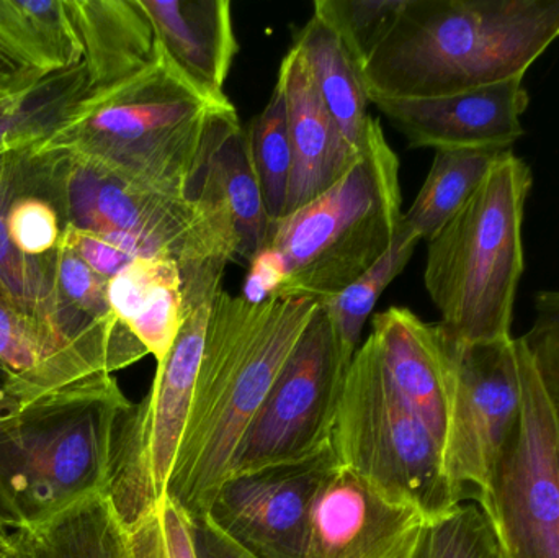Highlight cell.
Here are the masks:
<instances>
[{"instance_id": "9a60e30c", "label": "cell", "mask_w": 559, "mask_h": 558, "mask_svg": "<svg viewBox=\"0 0 559 558\" xmlns=\"http://www.w3.org/2000/svg\"><path fill=\"white\" fill-rule=\"evenodd\" d=\"M411 147L511 151L524 136L531 95L524 78L427 98H371Z\"/></svg>"}, {"instance_id": "5b68a950", "label": "cell", "mask_w": 559, "mask_h": 558, "mask_svg": "<svg viewBox=\"0 0 559 558\" xmlns=\"http://www.w3.org/2000/svg\"><path fill=\"white\" fill-rule=\"evenodd\" d=\"M131 405L114 376H97L0 413V514L12 533L108 495Z\"/></svg>"}, {"instance_id": "6da1fadb", "label": "cell", "mask_w": 559, "mask_h": 558, "mask_svg": "<svg viewBox=\"0 0 559 558\" xmlns=\"http://www.w3.org/2000/svg\"><path fill=\"white\" fill-rule=\"evenodd\" d=\"M318 307L311 298L254 304L223 288L213 298L189 418L166 488L167 500L190 520L209 513L249 423Z\"/></svg>"}, {"instance_id": "4fadbf2b", "label": "cell", "mask_w": 559, "mask_h": 558, "mask_svg": "<svg viewBox=\"0 0 559 558\" xmlns=\"http://www.w3.org/2000/svg\"><path fill=\"white\" fill-rule=\"evenodd\" d=\"M338 465L332 444L301 461L233 474L206 520L255 558H302L312 504Z\"/></svg>"}, {"instance_id": "7c38bea8", "label": "cell", "mask_w": 559, "mask_h": 558, "mask_svg": "<svg viewBox=\"0 0 559 558\" xmlns=\"http://www.w3.org/2000/svg\"><path fill=\"white\" fill-rule=\"evenodd\" d=\"M210 308L206 304L187 313L169 354L157 363L150 393L121 419L108 498L124 527L166 498L189 418Z\"/></svg>"}, {"instance_id": "7a4b0ae2", "label": "cell", "mask_w": 559, "mask_h": 558, "mask_svg": "<svg viewBox=\"0 0 559 558\" xmlns=\"http://www.w3.org/2000/svg\"><path fill=\"white\" fill-rule=\"evenodd\" d=\"M235 118L228 95L203 91L159 45L153 64L87 92L29 153L81 157L197 199L210 153Z\"/></svg>"}, {"instance_id": "2e32d148", "label": "cell", "mask_w": 559, "mask_h": 558, "mask_svg": "<svg viewBox=\"0 0 559 558\" xmlns=\"http://www.w3.org/2000/svg\"><path fill=\"white\" fill-rule=\"evenodd\" d=\"M134 363L131 354L72 336L56 321L29 313L0 295V369L12 402H26L91 377L114 376Z\"/></svg>"}, {"instance_id": "bcb514c9", "label": "cell", "mask_w": 559, "mask_h": 558, "mask_svg": "<svg viewBox=\"0 0 559 558\" xmlns=\"http://www.w3.org/2000/svg\"><path fill=\"white\" fill-rule=\"evenodd\" d=\"M2 558H7V556H5V557H2Z\"/></svg>"}, {"instance_id": "f6af8a7d", "label": "cell", "mask_w": 559, "mask_h": 558, "mask_svg": "<svg viewBox=\"0 0 559 558\" xmlns=\"http://www.w3.org/2000/svg\"><path fill=\"white\" fill-rule=\"evenodd\" d=\"M495 558H504L501 556V553L496 554Z\"/></svg>"}, {"instance_id": "836d02e7", "label": "cell", "mask_w": 559, "mask_h": 558, "mask_svg": "<svg viewBox=\"0 0 559 558\" xmlns=\"http://www.w3.org/2000/svg\"><path fill=\"white\" fill-rule=\"evenodd\" d=\"M5 226L10 241L22 254L43 258L58 249L61 218L49 200L32 192L29 167L25 186L7 209Z\"/></svg>"}, {"instance_id": "44dd1931", "label": "cell", "mask_w": 559, "mask_h": 558, "mask_svg": "<svg viewBox=\"0 0 559 558\" xmlns=\"http://www.w3.org/2000/svg\"><path fill=\"white\" fill-rule=\"evenodd\" d=\"M111 311L160 363L183 321V281L179 265L166 259H136L108 281Z\"/></svg>"}, {"instance_id": "d6a6232c", "label": "cell", "mask_w": 559, "mask_h": 558, "mask_svg": "<svg viewBox=\"0 0 559 558\" xmlns=\"http://www.w3.org/2000/svg\"><path fill=\"white\" fill-rule=\"evenodd\" d=\"M131 558H197L192 520L164 498L127 527Z\"/></svg>"}, {"instance_id": "f546056e", "label": "cell", "mask_w": 559, "mask_h": 558, "mask_svg": "<svg viewBox=\"0 0 559 558\" xmlns=\"http://www.w3.org/2000/svg\"><path fill=\"white\" fill-rule=\"evenodd\" d=\"M249 146L269 218H282L292 182L293 153L285 97L275 84L269 104L248 128Z\"/></svg>"}, {"instance_id": "ffe728a7", "label": "cell", "mask_w": 559, "mask_h": 558, "mask_svg": "<svg viewBox=\"0 0 559 558\" xmlns=\"http://www.w3.org/2000/svg\"><path fill=\"white\" fill-rule=\"evenodd\" d=\"M71 3L84 48L87 92L117 84L156 61L159 43L140 0Z\"/></svg>"}, {"instance_id": "7402d4cb", "label": "cell", "mask_w": 559, "mask_h": 558, "mask_svg": "<svg viewBox=\"0 0 559 558\" xmlns=\"http://www.w3.org/2000/svg\"><path fill=\"white\" fill-rule=\"evenodd\" d=\"M0 46L41 78L84 61L71 0H0Z\"/></svg>"}, {"instance_id": "4dcf8cb0", "label": "cell", "mask_w": 559, "mask_h": 558, "mask_svg": "<svg viewBox=\"0 0 559 558\" xmlns=\"http://www.w3.org/2000/svg\"><path fill=\"white\" fill-rule=\"evenodd\" d=\"M498 541L478 504H460L455 511L427 521L409 558H495Z\"/></svg>"}, {"instance_id": "e575fe53", "label": "cell", "mask_w": 559, "mask_h": 558, "mask_svg": "<svg viewBox=\"0 0 559 558\" xmlns=\"http://www.w3.org/2000/svg\"><path fill=\"white\" fill-rule=\"evenodd\" d=\"M58 248L78 256L95 274L107 281L120 274L131 262L136 261V258L118 248L110 239L95 233L72 228V226H62Z\"/></svg>"}, {"instance_id": "d4e9b609", "label": "cell", "mask_w": 559, "mask_h": 558, "mask_svg": "<svg viewBox=\"0 0 559 558\" xmlns=\"http://www.w3.org/2000/svg\"><path fill=\"white\" fill-rule=\"evenodd\" d=\"M506 151H436L432 166L403 215L420 239L430 241L465 205Z\"/></svg>"}, {"instance_id": "8d00e7d4", "label": "cell", "mask_w": 559, "mask_h": 558, "mask_svg": "<svg viewBox=\"0 0 559 558\" xmlns=\"http://www.w3.org/2000/svg\"><path fill=\"white\" fill-rule=\"evenodd\" d=\"M197 558H255L226 537L206 518L192 521Z\"/></svg>"}, {"instance_id": "ba28073f", "label": "cell", "mask_w": 559, "mask_h": 558, "mask_svg": "<svg viewBox=\"0 0 559 558\" xmlns=\"http://www.w3.org/2000/svg\"><path fill=\"white\" fill-rule=\"evenodd\" d=\"M332 448L338 464L429 521L462 504L447 478L442 446L394 392L371 336L348 367Z\"/></svg>"}, {"instance_id": "e0dca14e", "label": "cell", "mask_w": 559, "mask_h": 558, "mask_svg": "<svg viewBox=\"0 0 559 558\" xmlns=\"http://www.w3.org/2000/svg\"><path fill=\"white\" fill-rule=\"evenodd\" d=\"M292 141L293 169L286 213L301 209L334 186L360 157L325 107L308 59L293 45L280 64Z\"/></svg>"}, {"instance_id": "9c48e42d", "label": "cell", "mask_w": 559, "mask_h": 558, "mask_svg": "<svg viewBox=\"0 0 559 558\" xmlns=\"http://www.w3.org/2000/svg\"><path fill=\"white\" fill-rule=\"evenodd\" d=\"M521 379V416L479 508L502 557L559 558V428L525 337Z\"/></svg>"}, {"instance_id": "f1b7e54d", "label": "cell", "mask_w": 559, "mask_h": 558, "mask_svg": "<svg viewBox=\"0 0 559 558\" xmlns=\"http://www.w3.org/2000/svg\"><path fill=\"white\" fill-rule=\"evenodd\" d=\"M28 167L29 153L19 176L0 197V295L23 310L59 324L55 310V252L43 258H29L12 245L7 233V209L25 186Z\"/></svg>"}, {"instance_id": "8992f818", "label": "cell", "mask_w": 559, "mask_h": 558, "mask_svg": "<svg viewBox=\"0 0 559 558\" xmlns=\"http://www.w3.org/2000/svg\"><path fill=\"white\" fill-rule=\"evenodd\" d=\"M532 186L531 166L506 151L462 210L427 241L424 284L449 340L472 344L512 336Z\"/></svg>"}, {"instance_id": "60d3db41", "label": "cell", "mask_w": 559, "mask_h": 558, "mask_svg": "<svg viewBox=\"0 0 559 558\" xmlns=\"http://www.w3.org/2000/svg\"><path fill=\"white\" fill-rule=\"evenodd\" d=\"M7 558H48L45 550L36 541L35 534L29 531H15L10 541V549Z\"/></svg>"}, {"instance_id": "d6986e66", "label": "cell", "mask_w": 559, "mask_h": 558, "mask_svg": "<svg viewBox=\"0 0 559 558\" xmlns=\"http://www.w3.org/2000/svg\"><path fill=\"white\" fill-rule=\"evenodd\" d=\"M170 61L203 91L226 95L239 51L228 0H140Z\"/></svg>"}, {"instance_id": "74e56055", "label": "cell", "mask_w": 559, "mask_h": 558, "mask_svg": "<svg viewBox=\"0 0 559 558\" xmlns=\"http://www.w3.org/2000/svg\"><path fill=\"white\" fill-rule=\"evenodd\" d=\"M43 79L45 78L36 72L23 68L0 46V95L19 97V95L32 91Z\"/></svg>"}, {"instance_id": "ee69618b", "label": "cell", "mask_w": 559, "mask_h": 558, "mask_svg": "<svg viewBox=\"0 0 559 558\" xmlns=\"http://www.w3.org/2000/svg\"><path fill=\"white\" fill-rule=\"evenodd\" d=\"M26 94H28V92H26ZM19 97H22V95H19ZM19 97H3V95H0V110H3V108L9 107V105L12 104V102H15Z\"/></svg>"}, {"instance_id": "30bf717a", "label": "cell", "mask_w": 559, "mask_h": 558, "mask_svg": "<svg viewBox=\"0 0 559 558\" xmlns=\"http://www.w3.org/2000/svg\"><path fill=\"white\" fill-rule=\"evenodd\" d=\"M442 337L449 359L443 468L460 501L479 507L521 416L524 337L472 344L443 331Z\"/></svg>"}, {"instance_id": "8fae6325", "label": "cell", "mask_w": 559, "mask_h": 558, "mask_svg": "<svg viewBox=\"0 0 559 558\" xmlns=\"http://www.w3.org/2000/svg\"><path fill=\"white\" fill-rule=\"evenodd\" d=\"M350 363L319 305L249 423L229 475L301 461L329 448Z\"/></svg>"}, {"instance_id": "f35d334b", "label": "cell", "mask_w": 559, "mask_h": 558, "mask_svg": "<svg viewBox=\"0 0 559 558\" xmlns=\"http://www.w3.org/2000/svg\"><path fill=\"white\" fill-rule=\"evenodd\" d=\"M532 333L559 334V290H542L534 297Z\"/></svg>"}, {"instance_id": "4316f807", "label": "cell", "mask_w": 559, "mask_h": 558, "mask_svg": "<svg viewBox=\"0 0 559 558\" xmlns=\"http://www.w3.org/2000/svg\"><path fill=\"white\" fill-rule=\"evenodd\" d=\"M420 241L423 239L417 233L401 219L390 249L341 294L321 304L334 324L342 347L352 359L360 347L361 331L374 305L391 282L409 264Z\"/></svg>"}, {"instance_id": "5bb4252c", "label": "cell", "mask_w": 559, "mask_h": 558, "mask_svg": "<svg viewBox=\"0 0 559 558\" xmlns=\"http://www.w3.org/2000/svg\"><path fill=\"white\" fill-rule=\"evenodd\" d=\"M427 521L338 464L312 504L302 558H409Z\"/></svg>"}, {"instance_id": "52a82bcc", "label": "cell", "mask_w": 559, "mask_h": 558, "mask_svg": "<svg viewBox=\"0 0 559 558\" xmlns=\"http://www.w3.org/2000/svg\"><path fill=\"white\" fill-rule=\"evenodd\" d=\"M401 205L400 159L380 120L370 117L350 170L271 223L262 249L274 252L283 269L274 297L321 305L341 294L393 245L404 215Z\"/></svg>"}, {"instance_id": "603a6c76", "label": "cell", "mask_w": 559, "mask_h": 558, "mask_svg": "<svg viewBox=\"0 0 559 558\" xmlns=\"http://www.w3.org/2000/svg\"><path fill=\"white\" fill-rule=\"evenodd\" d=\"M200 193H212L226 203L238 235V258L251 262L264 248L272 219L265 210L248 130L239 117L229 121L216 140L197 197Z\"/></svg>"}, {"instance_id": "b9f144b4", "label": "cell", "mask_w": 559, "mask_h": 558, "mask_svg": "<svg viewBox=\"0 0 559 558\" xmlns=\"http://www.w3.org/2000/svg\"><path fill=\"white\" fill-rule=\"evenodd\" d=\"M12 531L7 526L0 514V558L5 557L10 549V541H12Z\"/></svg>"}, {"instance_id": "cb8c5ba5", "label": "cell", "mask_w": 559, "mask_h": 558, "mask_svg": "<svg viewBox=\"0 0 559 558\" xmlns=\"http://www.w3.org/2000/svg\"><path fill=\"white\" fill-rule=\"evenodd\" d=\"M293 45L301 49L314 75L319 94L348 143L361 151L368 114V94L361 69L331 23L312 12Z\"/></svg>"}, {"instance_id": "83f0119b", "label": "cell", "mask_w": 559, "mask_h": 558, "mask_svg": "<svg viewBox=\"0 0 559 558\" xmlns=\"http://www.w3.org/2000/svg\"><path fill=\"white\" fill-rule=\"evenodd\" d=\"M87 91L84 62L48 75L0 110V147L35 146Z\"/></svg>"}, {"instance_id": "484cf974", "label": "cell", "mask_w": 559, "mask_h": 558, "mask_svg": "<svg viewBox=\"0 0 559 558\" xmlns=\"http://www.w3.org/2000/svg\"><path fill=\"white\" fill-rule=\"evenodd\" d=\"M29 533L48 558H131L127 527L108 495L88 498Z\"/></svg>"}, {"instance_id": "3957f363", "label": "cell", "mask_w": 559, "mask_h": 558, "mask_svg": "<svg viewBox=\"0 0 559 558\" xmlns=\"http://www.w3.org/2000/svg\"><path fill=\"white\" fill-rule=\"evenodd\" d=\"M559 38V0H404L361 68L368 100L524 78Z\"/></svg>"}, {"instance_id": "277c9868", "label": "cell", "mask_w": 559, "mask_h": 558, "mask_svg": "<svg viewBox=\"0 0 559 558\" xmlns=\"http://www.w3.org/2000/svg\"><path fill=\"white\" fill-rule=\"evenodd\" d=\"M29 163L32 192L56 206L62 226L104 236L136 259L176 262L187 313L222 290L239 241L218 197L167 192L66 154L29 153Z\"/></svg>"}, {"instance_id": "1f68e13d", "label": "cell", "mask_w": 559, "mask_h": 558, "mask_svg": "<svg viewBox=\"0 0 559 558\" xmlns=\"http://www.w3.org/2000/svg\"><path fill=\"white\" fill-rule=\"evenodd\" d=\"M403 3L404 0H318L312 9L331 23L361 69Z\"/></svg>"}, {"instance_id": "ab89813d", "label": "cell", "mask_w": 559, "mask_h": 558, "mask_svg": "<svg viewBox=\"0 0 559 558\" xmlns=\"http://www.w3.org/2000/svg\"><path fill=\"white\" fill-rule=\"evenodd\" d=\"M28 147H0V197L9 189L10 183L19 176L28 157Z\"/></svg>"}, {"instance_id": "ac0fdd59", "label": "cell", "mask_w": 559, "mask_h": 558, "mask_svg": "<svg viewBox=\"0 0 559 558\" xmlns=\"http://www.w3.org/2000/svg\"><path fill=\"white\" fill-rule=\"evenodd\" d=\"M371 340L394 392L423 419L437 441H445L449 359L439 323H426L403 307L374 314Z\"/></svg>"}, {"instance_id": "7bdbcfd3", "label": "cell", "mask_w": 559, "mask_h": 558, "mask_svg": "<svg viewBox=\"0 0 559 558\" xmlns=\"http://www.w3.org/2000/svg\"><path fill=\"white\" fill-rule=\"evenodd\" d=\"M12 403V399L9 395V382H7V376L3 370L0 369V413Z\"/></svg>"}, {"instance_id": "d590c367", "label": "cell", "mask_w": 559, "mask_h": 558, "mask_svg": "<svg viewBox=\"0 0 559 558\" xmlns=\"http://www.w3.org/2000/svg\"><path fill=\"white\" fill-rule=\"evenodd\" d=\"M524 337L537 364L559 428V334L528 331Z\"/></svg>"}]
</instances>
